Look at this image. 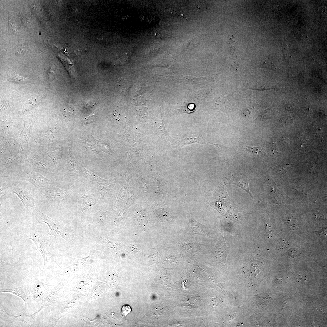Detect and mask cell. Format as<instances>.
Here are the masks:
<instances>
[{
  "label": "cell",
  "instance_id": "8fae6325",
  "mask_svg": "<svg viewBox=\"0 0 327 327\" xmlns=\"http://www.w3.org/2000/svg\"><path fill=\"white\" fill-rule=\"evenodd\" d=\"M8 315L10 316L16 321L21 322L26 324H30L33 323L37 315L38 312L31 315H21L18 316H14L8 314L6 312Z\"/></svg>",
  "mask_w": 327,
  "mask_h": 327
},
{
  "label": "cell",
  "instance_id": "836d02e7",
  "mask_svg": "<svg viewBox=\"0 0 327 327\" xmlns=\"http://www.w3.org/2000/svg\"><path fill=\"white\" fill-rule=\"evenodd\" d=\"M271 229V228H270V227H268V225H267L266 226V229L265 230H268L265 231L267 235H270V234L271 233L272 231Z\"/></svg>",
  "mask_w": 327,
  "mask_h": 327
},
{
  "label": "cell",
  "instance_id": "ba28073f",
  "mask_svg": "<svg viewBox=\"0 0 327 327\" xmlns=\"http://www.w3.org/2000/svg\"><path fill=\"white\" fill-rule=\"evenodd\" d=\"M226 243L222 233L221 234L218 241L215 249V253L217 256H224L226 258L228 254V250Z\"/></svg>",
  "mask_w": 327,
  "mask_h": 327
},
{
  "label": "cell",
  "instance_id": "5b68a950",
  "mask_svg": "<svg viewBox=\"0 0 327 327\" xmlns=\"http://www.w3.org/2000/svg\"><path fill=\"white\" fill-rule=\"evenodd\" d=\"M50 286V285L42 282L37 279L34 280L30 287L33 297L35 300H39L42 296L48 291Z\"/></svg>",
  "mask_w": 327,
  "mask_h": 327
},
{
  "label": "cell",
  "instance_id": "ac0fdd59",
  "mask_svg": "<svg viewBox=\"0 0 327 327\" xmlns=\"http://www.w3.org/2000/svg\"><path fill=\"white\" fill-rule=\"evenodd\" d=\"M127 185L128 181L127 180L124 186L121 188V189L119 191V193L118 195V196L116 201L115 203L118 204L121 201L124 199L126 194Z\"/></svg>",
  "mask_w": 327,
  "mask_h": 327
},
{
  "label": "cell",
  "instance_id": "52a82bcc",
  "mask_svg": "<svg viewBox=\"0 0 327 327\" xmlns=\"http://www.w3.org/2000/svg\"><path fill=\"white\" fill-rule=\"evenodd\" d=\"M44 195L49 200H58L63 198H66L68 196L64 191L60 189L46 190L44 192Z\"/></svg>",
  "mask_w": 327,
  "mask_h": 327
},
{
  "label": "cell",
  "instance_id": "d4e9b609",
  "mask_svg": "<svg viewBox=\"0 0 327 327\" xmlns=\"http://www.w3.org/2000/svg\"><path fill=\"white\" fill-rule=\"evenodd\" d=\"M97 216L98 220L101 222L105 220L106 217V213L104 212L101 210L97 212Z\"/></svg>",
  "mask_w": 327,
  "mask_h": 327
},
{
  "label": "cell",
  "instance_id": "44dd1931",
  "mask_svg": "<svg viewBox=\"0 0 327 327\" xmlns=\"http://www.w3.org/2000/svg\"><path fill=\"white\" fill-rule=\"evenodd\" d=\"M289 164L279 165L276 168L277 171L280 174L286 173Z\"/></svg>",
  "mask_w": 327,
  "mask_h": 327
},
{
  "label": "cell",
  "instance_id": "484cf974",
  "mask_svg": "<svg viewBox=\"0 0 327 327\" xmlns=\"http://www.w3.org/2000/svg\"><path fill=\"white\" fill-rule=\"evenodd\" d=\"M289 245L288 241L283 240L279 242L277 244V248L278 249H282L287 247Z\"/></svg>",
  "mask_w": 327,
  "mask_h": 327
},
{
  "label": "cell",
  "instance_id": "8992f818",
  "mask_svg": "<svg viewBox=\"0 0 327 327\" xmlns=\"http://www.w3.org/2000/svg\"><path fill=\"white\" fill-rule=\"evenodd\" d=\"M2 292L10 293L20 297L24 300L25 304L28 303L30 299V292L26 286L10 289H1L0 292Z\"/></svg>",
  "mask_w": 327,
  "mask_h": 327
},
{
  "label": "cell",
  "instance_id": "f1b7e54d",
  "mask_svg": "<svg viewBox=\"0 0 327 327\" xmlns=\"http://www.w3.org/2000/svg\"><path fill=\"white\" fill-rule=\"evenodd\" d=\"M128 250L131 253H134L139 252L140 250V248L138 245L133 244L130 246Z\"/></svg>",
  "mask_w": 327,
  "mask_h": 327
},
{
  "label": "cell",
  "instance_id": "30bf717a",
  "mask_svg": "<svg viewBox=\"0 0 327 327\" xmlns=\"http://www.w3.org/2000/svg\"><path fill=\"white\" fill-rule=\"evenodd\" d=\"M190 228L194 232L200 235L206 233L205 227L197 222L191 216L189 218Z\"/></svg>",
  "mask_w": 327,
  "mask_h": 327
},
{
  "label": "cell",
  "instance_id": "4dcf8cb0",
  "mask_svg": "<svg viewBox=\"0 0 327 327\" xmlns=\"http://www.w3.org/2000/svg\"><path fill=\"white\" fill-rule=\"evenodd\" d=\"M107 243L109 246L111 248L116 249L120 246V244L118 242H112L107 239Z\"/></svg>",
  "mask_w": 327,
  "mask_h": 327
},
{
  "label": "cell",
  "instance_id": "1f68e13d",
  "mask_svg": "<svg viewBox=\"0 0 327 327\" xmlns=\"http://www.w3.org/2000/svg\"><path fill=\"white\" fill-rule=\"evenodd\" d=\"M289 250L288 252V253L292 257H295L298 255V252L296 250L292 248Z\"/></svg>",
  "mask_w": 327,
  "mask_h": 327
},
{
  "label": "cell",
  "instance_id": "4316f807",
  "mask_svg": "<svg viewBox=\"0 0 327 327\" xmlns=\"http://www.w3.org/2000/svg\"><path fill=\"white\" fill-rule=\"evenodd\" d=\"M131 311V307L128 305H123L122 308L121 312L126 317Z\"/></svg>",
  "mask_w": 327,
  "mask_h": 327
},
{
  "label": "cell",
  "instance_id": "4fadbf2b",
  "mask_svg": "<svg viewBox=\"0 0 327 327\" xmlns=\"http://www.w3.org/2000/svg\"><path fill=\"white\" fill-rule=\"evenodd\" d=\"M282 220L290 229L294 230H297L299 227V223L293 218L288 217L282 219Z\"/></svg>",
  "mask_w": 327,
  "mask_h": 327
},
{
  "label": "cell",
  "instance_id": "e575fe53",
  "mask_svg": "<svg viewBox=\"0 0 327 327\" xmlns=\"http://www.w3.org/2000/svg\"><path fill=\"white\" fill-rule=\"evenodd\" d=\"M317 165L316 164H312V167L310 169V172L313 175H314V170L315 167H316Z\"/></svg>",
  "mask_w": 327,
  "mask_h": 327
},
{
  "label": "cell",
  "instance_id": "83f0119b",
  "mask_svg": "<svg viewBox=\"0 0 327 327\" xmlns=\"http://www.w3.org/2000/svg\"><path fill=\"white\" fill-rule=\"evenodd\" d=\"M74 159L72 157H69L68 159V167L69 170L73 172H75V170L74 167Z\"/></svg>",
  "mask_w": 327,
  "mask_h": 327
},
{
  "label": "cell",
  "instance_id": "7c38bea8",
  "mask_svg": "<svg viewBox=\"0 0 327 327\" xmlns=\"http://www.w3.org/2000/svg\"><path fill=\"white\" fill-rule=\"evenodd\" d=\"M261 66L263 68L275 71L277 69V64L276 61L274 59L268 58L261 62Z\"/></svg>",
  "mask_w": 327,
  "mask_h": 327
},
{
  "label": "cell",
  "instance_id": "d590c367",
  "mask_svg": "<svg viewBox=\"0 0 327 327\" xmlns=\"http://www.w3.org/2000/svg\"><path fill=\"white\" fill-rule=\"evenodd\" d=\"M326 10V8L325 7L323 6L321 7L320 10L322 12L324 13L325 12Z\"/></svg>",
  "mask_w": 327,
  "mask_h": 327
},
{
  "label": "cell",
  "instance_id": "f546056e",
  "mask_svg": "<svg viewBox=\"0 0 327 327\" xmlns=\"http://www.w3.org/2000/svg\"><path fill=\"white\" fill-rule=\"evenodd\" d=\"M163 309L162 307L158 305H157L153 307L152 310V312L155 315H157L160 313V312H162Z\"/></svg>",
  "mask_w": 327,
  "mask_h": 327
},
{
  "label": "cell",
  "instance_id": "3957f363",
  "mask_svg": "<svg viewBox=\"0 0 327 327\" xmlns=\"http://www.w3.org/2000/svg\"><path fill=\"white\" fill-rule=\"evenodd\" d=\"M23 177V180L29 182L38 189L46 187L52 182L41 174L32 171L27 173Z\"/></svg>",
  "mask_w": 327,
  "mask_h": 327
},
{
  "label": "cell",
  "instance_id": "2e32d148",
  "mask_svg": "<svg viewBox=\"0 0 327 327\" xmlns=\"http://www.w3.org/2000/svg\"><path fill=\"white\" fill-rule=\"evenodd\" d=\"M80 200L82 207L84 209L91 206L92 205V202L91 199L87 195H81L80 197Z\"/></svg>",
  "mask_w": 327,
  "mask_h": 327
},
{
  "label": "cell",
  "instance_id": "9a60e30c",
  "mask_svg": "<svg viewBox=\"0 0 327 327\" xmlns=\"http://www.w3.org/2000/svg\"><path fill=\"white\" fill-rule=\"evenodd\" d=\"M48 155L54 164H58L61 160V156L59 152L56 150H51L48 152Z\"/></svg>",
  "mask_w": 327,
  "mask_h": 327
},
{
  "label": "cell",
  "instance_id": "d6986e66",
  "mask_svg": "<svg viewBox=\"0 0 327 327\" xmlns=\"http://www.w3.org/2000/svg\"><path fill=\"white\" fill-rule=\"evenodd\" d=\"M195 105L193 104L184 103L180 107V110L182 112L192 113L195 110Z\"/></svg>",
  "mask_w": 327,
  "mask_h": 327
},
{
  "label": "cell",
  "instance_id": "ffe728a7",
  "mask_svg": "<svg viewBox=\"0 0 327 327\" xmlns=\"http://www.w3.org/2000/svg\"><path fill=\"white\" fill-rule=\"evenodd\" d=\"M11 81L15 83H22L25 82L27 79L24 77L19 76L15 73L12 74L9 77Z\"/></svg>",
  "mask_w": 327,
  "mask_h": 327
},
{
  "label": "cell",
  "instance_id": "603a6c76",
  "mask_svg": "<svg viewBox=\"0 0 327 327\" xmlns=\"http://www.w3.org/2000/svg\"><path fill=\"white\" fill-rule=\"evenodd\" d=\"M206 93L204 89H202L198 91L196 93V97L198 99L202 100L206 97Z\"/></svg>",
  "mask_w": 327,
  "mask_h": 327
},
{
  "label": "cell",
  "instance_id": "6da1fadb",
  "mask_svg": "<svg viewBox=\"0 0 327 327\" xmlns=\"http://www.w3.org/2000/svg\"><path fill=\"white\" fill-rule=\"evenodd\" d=\"M31 208L36 219L39 223L45 222L48 225L49 228V232L48 235H52L54 236L55 238L60 237L66 239L67 238L64 235L62 228L58 221L51 219L45 215L35 206Z\"/></svg>",
  "mask_w": 327,
  "mask_h": 327
},
{
  "label": "cell",
  "instance_id": "5bb4252c",
  "mask_svg": "<svg viewBox=\"0 0 327 327\" xmlns=\"http://www.w3.org/2000/svg\"><path fill=\"white\" fill-rule=\"evenodd\" d=\"M180 143H182L181 148L185 144H190L194 142L201 143L203 142L201 141L199 137L197 136H191L186 137L185 138L182 140H179Z\"/></svg>",
  "mask_w": 327,
  "mask_h": 327
},
{
  "label": "cell",
  "instance_id": "7402d4cb",
  "mask_svg": "<svg viewBox=\"0 0 327 327\" xmlns=\"http://www.w3.org/2000/svg\"><path fill=\"white\" fill-rule=\"evenodd\" d=\"M26 51V48L24 45L21 44H18L16 46L15 48V54L18 55L23 54Z\"/></svg>",
  "mask_w": 327,
  "mask_h": 327
},
{
  "label": "cell",
  "instance_id": "cb8c5ba5",
  "mask_svg": "<svg viewBox=\"0 0 327 327\" xmlns=\"http://www.w3.org/2000/svg\"><path fill=\"white\" fill-rule=\"evenodd\" d=\"M313 215L315 219L320 220L324 218V216L319 210H315L313 212Z\"/></svg>",
  "mask_w": 327,
  "mask_h": 327
},
{
  "label": "cell",
  "instance_id": "9c48e42d",
  "mask_svg": "<svg viewBox=\"0 0 327 327\" xmlns=\"http://www.w3.org/2000/svg\"><path fill=\"white\" fill-rule=\"evenodd\" d=\"M82 172L84 176L91 182L96 183H106L113 180V179H105L100 178L97 175L88 170L82 165H81Z\"/></svg>",
  "mask_w": 327,
  "mask_h": 327
},
{
  "label": "cell",
  "instance_id": "d6a6232c",
  "mask_svg": "<svg viewBox=\"0 0 327 327\" xmlns=\"http://www.w3.org/2000/svg\"><path fill=\"white\" fill-rule=\"evenodd\" d=\"M235 42L234 41L233 38L232 39V38H231L228 41V48H235Z\"/></svg>",
  "mask_w": 327,
  "mask_h": 327
},
{
  "label": "cell",
  "instance_id": "7a4b0ae2",
  "mask_svg": "<svg viewBox=\"0 0 327 327\" xmlns=\"http://www.w3.org/2000/svg\"><path fill=\"white\" fill-rule=\"evenodd\" d=\"M8 190L9 192L15 193L18 197L25 208H31L35 206L33 196L26 185L19 183L9 187Z\"/></svg>",
  "mask_w": 327,
  "mask_h": 327
},
{
  "label": "cell",
  "instance_id": "277c9868",
  "mask_svg": "<svg viewBox=\"0 0 327 327\" xmlns=\"http://www.w3.org/2000/svg\"><path fill=\"white\" fill-rule=\"evenodd\" d=\"M253 179L250 177L243 175H234L228 177L226 184H233L240 187L248 193L252 197L253 195L250 192L249 186V181Z\"/></svg>",
  "mask_w": 327,
  "mask_h": 327
},
{
  "label": "cell",
  "instance_id": "e0dca14e",
  "mask_svg": "<svg viewBox=\"0 0 327 327\" xmlns=\"http://www.w3.org/2000/svg\"><path fill=\"white\" fill-rule=\"evenodd\" d=\"M244 148L246 150L252 153L266 155L265 149L263 147L246 146Z\"/></svg>",
  "mask_w": 327,
  "mask_h": 327
}]
</instances>
